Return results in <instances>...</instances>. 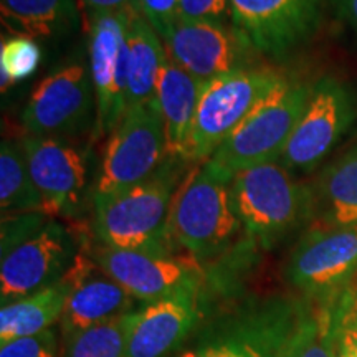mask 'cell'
I'll return each instance as SVG.
<instances>
[{"mask_svg": "<svg viewBox=\"0 0 357 357\" xmlns=\"http://www.w3.org/2000/svg\"><path fill=\"white\" fill-rule=\"evenodd\" d=\"M312 312L306 298L252 294L211 307L174 357H278Z\"/></svg>", "mask_w": 357, "mask_h": 357, "instance_id": "obj_1", "label": "cell"}, {"mask_svg": "<svg viewBox=\"0 0 357 357\" xmlns=\"http://www.w3.org/2000/svg\"><path fill=\"white\" fill-rule=\"evenodd\" d=\"M190 166L184 159L167 162L141 184L109 195H96L91 205V235L111 248L174 255L171 235L174 197Z\"/></svg>", "mask_w": 357, "mask_h": 357, "instance_id": "obj_2", "label": "cell"}, {"mask_svg": "<svg viewBox=\"0 0 357 357\" xmlns=\"http://www.w3.org/2000/svg\"><path fill=\"white\" fill-rule=\"evenodd\" d=\"M247 234L231 197V178L205 160L192 164L176 192L171 235L177 248L200 265L229 253Z\"/></svg>", "mask_w": 357, "mask_h": 357, "instance_id": "obj_3", "label": "cell"}, {"mask_svg": "<svg viewBox=\"0 0 357 357\" xmlns=\"http://www.w3.org/2000/svg\"><path fill=\"white\" fill-rule=\"evenodd\" d=\"M231 197L247 236L263 250L278 247L316 213L312 187L280 160L234 176Z\"/></svg>", "mask_w": 357, "mask_h": 357, "instance_id": "obj_4", "label": "cell"}, {"mask_svg": "<svg viewBox=\"0 0 357 357\" xmlns=\"http://www.w3.org/2000/svg\"><path fill=\"white\" fill-rule=\"evenodd\" d=\"M25 134L19 141L35 185L53 218L77 220L93 205L98 160L93 141Z\"/></svg>", "mask_w": 357, "mask_h": 357, "instance_id": "obj_5", "label": "cell"}, {"mask_svg": "<svg viewBox=\"0 0 357 357\" xmlns=\"http://www.w3.org/2000/svg\"><path fill=\"white\" fill-rule=\"evenodd\" d=\"M310 84L287 78L217 147L207 162L222 176L280 160L294 128L305 113Z\"/></svg>", "mask_w": 357, "mask_h": 357, "instance_id": "obj_6", "label": "cell"}, {"mask_svg": "<svg viewBox=\"0 0 357 357\" xmlns=\"http://www.w3.org/2000/svg\"><path fill=\"white\" fill-rule=\"evenodd\" d=\"M287 78L268 66H252L205 83L192 124L187 162H205Z\"/></svg>", "mask_w": 357, "mask_h": 357, "instance_id": "obj_7", "label": "cell"}, {"mask_svg": "<svg viewBox=\"0 0 357 357\" xmlns=\"http://www.w3.org/2000/svg\"><path fill=\"white\" fill-rule=\"evenodd\" d=\"M96 96L88 52L77 50L56 65L30 93L22 124L26 134L48 137H82L93 132Z\"/></svg>", "mask_w": 357, "mask_h": 357, "instance_id": "obj_8", "label": "cell"}, {"mask_svg": "<svg viewBox=\"0 0 357 357\" xmlns=\"http://www.w3.org/2000/svg\"><path fill=\"white\" fill-rule=\"evenodd\" d=\"M169 158L158 101L131 106L106 139L93 197L141 184L153 177Z\"/></svg>", "mask_w": 357, "mask_h": 357, "instance_id": "obj_9", "label": "cell"}, {"mask_svg": "<svg viewBox=\"0 0 357 357\" xmlns=\"http://www.w3.org/2000/svg\"><path fill=\"white\" fill-rule=\"evenodd\" d=\"M357 124V89L336 77H323L311 86L300 123L280 162L293 172L311 174L346 139Z\"/></svg>", "mask_w": 357, "mask_h": 357, "instance_id": "obj_10", "label": "cell"}, {"mask_svg": "<svg viewBox=\"0 0 357 357\" xmlns=\"http://www.w3.org/2000/svg\"><path fill=\"white\" fill-rule=\"evenodd\" d=\"M83 242L66 223L52 217L15 247L2 253V305L60 283L73 268Z\"/></svg>", "mask_w": 357, "mask_h": 357, "instance_id": "obj_11", "label": "cell"}, {"mask_svg": "<svg viewBox=\"0 0 357 357\" xmlns=\"http://www.w3.org/2000/svg\"><path fill=\"white\" fill-rule=\"evenodd\" d=\"M131 7L89 13L86 52L96 96L93 142L109 136L128 111V22Z\"/></svg>", "mask_w": 357, "mask_h": 357, "instance_id": "obj_12", "label": "cell"}, {"mask_svg": "<svg viewBox=\"0 0 357 357\" xmlns=\"http://www.w3.org/2000/svg\"><path fill=\"white\" fill-rule=\"evenodd\" d=\"M86 250L98 265L119 283L141 305L178 296L205 293V270L194 258L136 252L88 245Z\"/></svg>", "mask_w": 357, "mask_h": 357, "instance_id": "obj_13", "label": "cell"}, {"mask_svg": "<svg viewBox=\"0 0 357 357\" xmlns=\"http://www.w3.org/2000/svg\"><path fill=\"white\" fill-rule=\"evenodd\" d=\"M357 273V227H318L298 240L288 258V283L306 300L328 303Z\"/></svg>", "mask_w": 357, "mask_h": 357, "instance_id": "obj_14", "label": "cell"}, {"mask_svg": "<svg viewBox=\"0 0 357 357\" xmlns=\"http://www.w3.org/2000/svg\"><path fill=\"white\" fill-rule=\"evenodd\" d=\"M229 15L257 55L280 60L316 33L323 0H229Z\"/></svg>", "mask_w": 357, "mask_h": 357, "instance_id": "obj_15", "label": "cell"}, {"mask_svg": "<svg viewBox=\"0 0 357 357\" xmlns=\"http://www.w3.org/2000/svg\"><path fill=\"white\" fill-rule=\"evenodd\" d=\"M162 42L174 63L205 83L257 66V53L230 22L178 19Z\"/></svg>", "mask_w": 357, "mask_h": 357, "instance_id": "obj_16", "label": "cell"}, {"mask_svg": "<svg viewBox=\"0 0 357 357\" xmlns=\"http://www.w3.org/2000/svg\"><path fill=\"white\" fill-rule=\"evenodd\" d=\"M207 294L146 303L129 314L124 357H174L208 314Z\"/></svg>", "mask_w": 357, "mask_h": 357, "instance_id": "obj_17", "label": "cell"}, {"mask_svg": "<svg viewBox=\"0 0 357 357\" xmlns=\"http://www.w3.org/2000/svg\"><path fill=\"white\" fill-rule=\"evenodd\" d=\"M70 294L61 316V344L79 333L106 324L141 306L93 260L83 242V248L70 273Z\"/></svg>", "mask_w": 357, "mask_h": 357, "instance_id": "obj_18", "label": "cell"}, {"mask_svg": "<svg viewBox=\"0 0 357 357\" xmlns=\"http://www.w3.org/2000/svg\"><path fill=\"white\" fill-rule=\"evenodd\" d=\"M205 82L192 77L171 58H166L159 75L155 101L162 116L166 129L167 149L171 158H187L192 124L197 113L200 96H202Z\"/></svg>", "mask_w": 357, "mask_h": 357, "instance_id": "obj_19", "label": "cell"}, {"mask_svg": "<svg viewBox=\"0 0 357 357\" xmlns=\"http://www.w3.org/2000/svg\"><path fill=\"white\" fill-rule=\"evenodd\" d=\"M166 58L162 38L132 6L128 22V108L155 100Z\"/></svg>", "mask_w": 357, "mask_h": 357, "instance_id": "obj_20", "label": "cell"}, {"mask_svg": "<svg viewBox=\"0 0 357 357\" xmlns=\"http://www.w3.org/2000/svg\"><path fill=\"white\" fill-rule=\"evenodd\" d=\"M312 190L321 227H357V142L323 169Z\"/></svg>", "mask_w": 357, "mask_h": 357, "instance_id": "obj_21", "label": "cell"}, {"mask_svg": "<svg viewBox=\"0 0 357 357\" xmlns=\"http://www.w3.org/2000/svg\"><path fill=\"white\" fill-rule=\"evenodd\" d=\"M70 294V280L26 294L19 300L2 305L0 310V344L20 337L37 336L60 323Z\"/></svg>", "mask_w": 357, "mask_h": 357, "instance_id": "obj_22", "label": "cell"}, {"mask_svg": "<svg viewBox=\"0 0 357 357\" xmlns=\"http://www.w3.org/2000/svg\"><path fill=\"white\" fill-rule=\"evenodd\" d=\"M3 25L33 40H53L78 26L77 0H0Z\"/></svg>", "mask_w": 357, "mask_h": 357, "instance_id": "obj_23", "label": "cell"}, {"mask_svg": "<svg viewBox=\"0 0 357 357\" xmlns=\"http://www.w3.org/2000/svg\"><path fill=\"white\" fill-rule=\"evenodd\" d=\"M351 298L319 303L278 357H339L344 328L349 321Z\"/></svg>", "mask_w": 357, "mask_h": 357, "instance_id": "obj_24", "label": "cell"}, {"mask_svg": "<svg viewBox=\"0 0 357 357\" xmlns=\"http://www.w3.org/2000/svg\"><path fill=\"white\" fill-rule=\"evenodd\" d=\"M0 208L2 217L47 213V205L35 185L22 147L10 139H3L0 146Z\"/></svg>", "mask_w": 357, "mask_h": 357, "instance_id": "obj_25", "label": "cell"}, {"mask_svg": "<svg viewBox=\"0 0 357 357\" xmlns=\"http://www.w3.org/2000/svg\"><path fill=\"white\" fill-rule=\"evenodd\" d=\"M131 312L63 342L61 357H124Z\"/></svg>", "mask_w": 357, "mask_h": 357, "instance_id": "obj_26", "label": "cell"}, {"mask_svg": "<svg viewBox=\"0 0 357 357\" xmlns=\"http://www.w3.org/2000/svg\"><path fill=\"white\" fill-rule=\"evenodd\" d=\"M42 63V48L37 40L15 35L2 42L0 68H2V89L30 78Z\"/></svg>", "mask_w": 357, "mask_h": 357, "instance_id": "obj_27", "label": "cell"}, {"mask_svg": "<svg viewBox=\"0 0 357 357\" xmlns=\"http://www.w3.org/2000/svg\"><path fill=\"white\" fill-rule=\"evenodd\" d=\"M60 331L55 328L37 336L20 337L0 344V357H61Z\"/></svg>", "mask_w": 357, "mask_h": 357, "instance_id": "obj_28", "label": "cell"}, {"mask_svg": "<svg viewBox=\"0 0 357 357\" xmlns=\"http://www.w3.org/2000/svg\"><path fill=\"white\" fill-rule=\"evenodd\" d=\"M136 6L160 38L171 30L181 13V0H137Z\"/></svg>", "mask_w": 357, "mask_h": 357, "instance_id": "obj_29", "label": "cell"}, {"mask_svg": "<svg viewBox=\"0 0 357 357\" xmlns=\"http://www.w3.org/2000/svg\"><path fill=\"white\" fill-rule=\"evenodd\" d=\"M178 19L230 22L229 0H181Z\"/></svg>", "mask_w": 357, "mask_h": 357, "instance_id": "obj_30", "label": "cell"}, {"mask_svg": "<svg viewBox=\"0 0 357 357\" xmlns=\"http://www.w3.org/2000/svg\"><path fill=\"white\" fill-rule=\"evenodd\" d=\"M137 0H79V6L86 8L88 13L116 12L136 6Z\"/></svg>", "mask_w": 357, "mask_h": 357, "instance_id": "obj_31", "label": "cell"}, {"mask_svg": "<svg viewBox=\"0 0 357 357\" xmlns=\"http://www.w3.org/2000/svg\"><path fill=\"white\" fill-rule=\"evenodd\" d=\"M339 6L357 32V0H339Z\"/></svg>", "mask_w": 357, "mask_h": 357, "instance_id": "obj_32", "label": "cell"}, {"mask_svg": "<svg viewBox=\"0 0 357 357\" xmlns=\"http://www.w3.org/2000/svg\"><path fill=\"white\" fill-rule=\"evenodd\" d=\"M339 357H357V352L352 346L351 339L347 337L346 334V328H344V334H342V341H341V352H339Z\"/></svg>", "mask_w": 357, "mask_h": 357, "instance_id": "obj_33", "label": "cell"}, {"mask_svg": "<svg viewBox=\"0 0 357 357\" xmlns=\"http://www.w3.org/2000/svg\"><path fill=\"white\" fill-rule=\"evenodd\" d=\"M346 334H347V337L351 339L352 346H354V349H356V352H357V318L347 321V324H346Z\"/></svg>", "mask_w": 357, "mask_h": 357, "instance_id": "obj_34", "label": "cell"}]
</instances>
